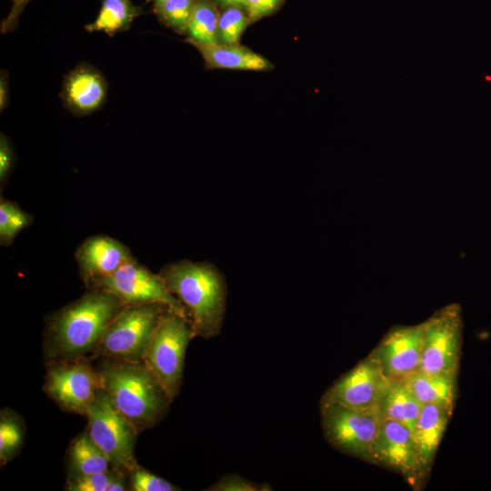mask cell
Here are the masks:
<instances>
[{"mask_svg": "<svg viewBox=\"0 0 491 491\" xmlns=\"http://www.w3.org/2000/svg\"><path fill=\"white\" fill-rule=\"evenodd\" d=\"M124 306L113 294L89 288L85 295L50 318L46 357L52 361L71 360L93 354L104 330Z\"/></svg>", "mask_w": 491, "mask_h": 491, "instance_id": "1", "label": "cell"}, {"mask_svg": "<svg viewBox=\"0 0 491 491\" xmlns=\"http://www.w3.org/2000/svg\"><path fill=\"white\" fill-rule=\"evenodd\" d=\"M158 276L185 308L195 336L209 339L220 334L226 307V285L214 265L184 259L166 265Z\"/></svg>", "mask_w": 491, "mask_h": 491, "instance_id": "2", "label": "cell"}, {"mask_svg": "<svg viewBox=\"0 0 491 491\" xmlns=\"http://www.w3.org/2000/svg\"><path fill=\"white\" fill-rule=\"evenodd\" d=\"M97 371L102 388L138 433L165 416L172 400L143 360L105 358Z\"/></svg>", "mask_w": 491, "mask_h": 491, "instance_id": "3", "label": "cell"}, {"mask_svg": "<svg viewBox=\"0 0 491 491\" xmlns=\"http://www.w3.org/2000/svg\"><path fill=\"white\" fill-rule=\"evenodd\" d=\"M168 306L160 303L125 306L104 330L94 356L141 361Z\"/></svg>", "mask_w": 491, "mask_h": 491, "instance_id": "4", "label": "cell"}, {"mask_svg": "<svg viewBox=\"0 0 491 491\" xmlns=\"http://www.w3.org/2000/svg\"><path fill=\"white\" fill-rule=\"evenodd\" d=\"M195 336L191 321L167 307L143 358L172 401L180 392L186 349Z\"/></svg>", "mask_w": 491, "mask_h": 491, "instance_id": "5", "label": "cell"}, {"mask_svg": "<svg viewBox=\"0 0 491 491\" xmlns=\"http://www.w3.org/2000/svg\"><path fill=\"white\" fill-rule=\"evenodd\" d=\"M319 406L326 441L340 452L373 463L375 442L383 420L380 409H355L337 404Z\"/></svg>", "mask_w": 491, "mask_h": 491, "instance_id": "6", "label": "cell"}, {"mask_svg": "<svg viewBox=\"0 0 491 491\" xmlns=\"http://www.w3.org/2000/svg\"><path fill=\"white\" fill-rule=\"evenodd\" d=\"M87 433L111 466L128 473L137 466L135 445L138 432L101 388L87 407Z\"/></svg>", "mask_w": 491, "mask_h": 491, "instance_id": "7", "label": "cell"}, {"mask_svg": "<svg viewBox=\"0 0 491 491\" xmlns=\"http://www.w3.org/2000/svg\"><path fill=\"white\" fill-rule=\"evenodd\" d=\"M421 325L419 371L457 376L464 326L460 306L446 305Z\"/></svg>", "mask_w": 491, "mask_h": 491, "instance_id": "8", "label": "cell"}, {"mask_svg": "<svg viewBox=\"0 0 491 491\" xmlns=\"http://www.w3.org/2000/svg\"><path fill=\"white\" fill-rule=\"evenodd\" d=\"M86 286L113 294L124 306L160 303L188 318L185 308L168 291L161 277L135 258L121 266L113 274L95 279Z\"/></svg>", "mask_w": 491, "mask_h": 491, "instance_id": "9", "label": "cell"}, {"mask_svg": "<svg viewBox=\"0 0 491 491\" xmlns=\"http://www.w3.org/2000/svg\"><path fill=\"white\" fill-rule=\"evenodd\" d=\"M102 388L97 369L85 357L52 361L45 377L44 390L58 406L85 415Z\"/></svg>", "mask_w": 491, "mask_h": 491, "instance_id": "10", "label": "cell"}, {"mask_svg": "<svg viewBox=\"0 0 491 491\" xmlns=\"http://www.w3.org/2000/svg\"><path fill=\"white\" fill-rule=\"evenodd\" d=\"M389 383L369 355L324 393L320 405L337 404L355 409L379 408Z\"/></svg>", "mask_w": 491, "mask_h": 491, "instance_id": "11", "label": "cell"}, {"mask_svg": "<svg viewBox=\"0 0 491 491\" xmlns=\"http://www.w3.org/2000/svg\"><path fill=\"white\" fill-rule=\"evenodd\" d=\"M422 325L392 327L370 353L389 381H406L419 371Z\"/></svg>", "mask_w": 491, "mask_h": 491, "instance_id": "12", "label": "cell"}, {"mask_svg": "<svg viewBox=\"0 0 491 491\" xmlns=\"http://www.w3.org/2000/svg\"><path fill=\"white\" fill-rule=\"evenodd\" d=\"M373 464L400 472L406 476L425 473L412 432L401 423L383 418L374 446Z\"/></svg>", "mask_w": 491, "mask_h": 491, "instance_id": "13", "label": "cell"}, {"mask_svg": "<svg viewBox=\"0 0 491 491\" xmlns=\"http://www.w3.org/2000/svg\"><path fill=\"white\" fill-rule=\"evenodd\" d=\"M133 258L124 244L104 235L88 237L75 251V260L85 285L113 274Z\"/></svg>", "mask_w": 491, "mask_h": 491, "instance_id": "14", "label": "cell"}, {"mask_svg": "<svg viewBox=\"0 0 491 491\" xmlns=\"http://www.w3.org/2000/svg\"><path fill=\"white\" fill-rule=\"evenodd\" d=\"M452 411V407L441 404L422 405L412 434L425 473L432 466Z\"/></svg>", "mask_w": 491, "mask_h": 491, "instance_id": "15", "label": "cell"}, {"mask_svg": "<svg viewBox=\"0 0 491 491\" xmlns=\"http://www.w3.org/2000/svg\"><path fill=\"white\" fill-rule=\"evenodd\" d=\"M65 95L67 104L75 112L91 113L104 103L106 84L102 75L93 69H76L65 82Z\"/></svg>", "mask_w": 491, "mask_h": 491, "instance_id": "16", "label": "cell"}, {"mask_svg": "<svg viewBox=\"0 0 491 491\" xmlns=\"http://www.w3.org/2000/svg\"><path fill=\"white\" fill-rule=\"evenodd\" d=\"M210 67L262 71L270 67L269 62L250 49L236 45H196Z\"/></svg>", "mask_w": 491, "mask_h": 491, "instance_id": "17", "label": "cell"}, {"mask_svg": "<svg viewBox=\"0 0 491 491\" xmlns=\"http://www.w3.org/2000/svg\"><path fill=\"white\" fill-rule=\"evenodd\" d=\"M421 407L406 381H390L379 405L383 418L396 420L412 433Z\"/></svg>", "mask_w": 491, "mask_h": 491, "instance_id": "18", "label": "cell"}, {"mask_svg": "<svg viewBox=\"0 0 491 491\" xmlns=\"http://www.w3.org/2000/svg\"><path fill=\"white\" fill-rule=\"evenodd\" d=\"M456 377L418 371L409 376L406 382L421 405L441 404L454 408L457 392Z\"/></svg>", "mask_w": 491, "mask_h": 491, "instance_id": "19", "label": "cell"}, {"mask_svg": "<svg viewBox=\"0 0 491 491\" xmlns=\"http://www.w3.org/2000/svg\"><path fill=\"white\" fill-rule=\"evenodd\" d=\"M68 479L106 471L112 467L107 456L87 431L77 436L67 450Z\"/></svg>", "mask_w": 491, "mask_h": 491, "instance_id": "20", "label": "cell"}, {"mask_svg": "<svg viewBox=\"0 0 491 491\" xmlns=\"http://www.w3.org/2000/svg\"><path fill=\"white\" fill-rule=\"evenodd\" d=\"M136 15V8L128 0H104L96 19L85 29L114 34L127 28Z\"/></svg>", "mask_w": 491, "mask_h": 491, "instance_id": "21", "label": "cell"}, {"mask_svg": "<svg viewBox=\"0 0 491 491\" xmlns=\"http://www.w3.org/2000/svg\"><path fill=\"white\" fill-rule=\"evenodd\" d=\"M218 16L212 5L205 1L194 4L186 31L196 45H213L218 41Z\"/></svg>", "mask_w": 491, "mask_h": 491, "instance_id": "22", "label": "cell"}, {"mask_svg": "<svg viewBox=\"0 0 491 491\" xmlns=\"http://www.w3.org/2000/svg\"><path fill=\"white\" fill-rule=\"evenodd\" d=\"M34 218L16 203L0 199V244L9 246L23 229L30 225Z\"/></svg>", "mask_w": 491, "mask_h": 491, "instance_id": "23", "label": "cell"}, {"mask_svg": "<svg viewBox=\"0 0 491 491\" xmlns=\"http://www.w3.org/2000/svg\"><path fill=\"white\" fill-rule=\"evenodd\" d=\"M24 426L18 416L11 412L1 413L0 460L5 465L17 453L23 443Z\"/></svg>", "mask_w": 491, "mask_h": 491, "instance_id": "24", "label": "cell"}, {"mask_svg": "<svg viewBox=\"0 0 491 491\" xmlns=\"http://www.w3.org/2000/svg\"><path fill=\"white\" fill-rule=\"evenodd\" d=\"M248 23V16L239 7H229L218 18V40L224 45H236Z\"/></svg>", "mask_w": 491, "mask_h": 491, "instance_id": "25", "label": "cell"}, {"mask_svg": "<svg viewBox=\"0 0 491 491\" xmlns=\"http://www.w3.org/2000/svg\"><path fill=\"white\" fill-rule=\"evenodd\" d=\"M162 18L178 31H186L192 14L193 0H166L157 5Z\"/></svg>", "mask_w": 491, "mask_h": 491, "instance_id": "26", "label": "cell"}, {"mask_svg": "<svg viewBox=\"0 0 491 491\" xmlns=\"http://www.w3.org/2000/svg\"><path fill=\"white\" fill-rule=\"evenodd\" d=\"M130 489L135 491H176L180 490L167 480L157 476L139 465L128 471Z\"/></svg>", "mask_w": 491, "mask_h": 491, "instance_id": "27", "label": "cell"}, {"mask_svg": "<svg viewBox=\"0 0 491 491\" xmlns=\"http://www.w3.org/2000/svg\"><path fill=\"white\" fill-rule=\"evenodd\" d=\"M119 471L121 470L112 466L106 471L70 478L67 480L65 489L69 491H106L109 482Z\"/></svg>", "mask_w": 491, "mask_h": 491, "instance_id": "28", "label": "cell"}, {"mask_svg": "<svg viewBox=\"0 0 491 491\" xmlns=\"http://www.w3.org/2000/svg\"><path fill=\"white\" fill-rule=\"evenodd\" d=\"M207 491H269L268 484H257L235 474H227L207 486Z\"/></svg>", "mask_w": 491, "mask_h": 491, "instance_id": "29", "label": "cell"}, {"mask_svg": "<svg viewBox=\"0 0 491 491\" xmlns=\"http://www.w3.org/2000/svg\"><path fill=\"white\" fill-rule=\"evenodd\" d=\"M14 165V153L12 146L5 135H0V183L1 186L5 182Z\"/></svg>", "mask_w": 491, "mask_h": 491, "instance_id": "30", "label": "cell"}, {"mask_svg": "<svg viewBox=\"0 0 491 491\" xmlns=\"http://www.w3.org/2000/svg\"><path fill=\"white\" fill-rule=\"evenodd\" d=\"M29 0H13L11 12L3 24V31L11 30L15 26L16 20L25 5Z\"/></svg>", "mask_w": 491, "mask_h": 491, "instance_id": "31", "label": "cell"}, {"mask_svg": "<svg viewBox=\"0 0 491 491\" xmlns=\"http://www.w3.org/2000/svg\"><path fill=\"white\" fill-rule=\"evenodd\" d=\"M246 8L250 21L265 16L262 0H247Z\"/></svg>", "mask_w": 491, "mask_h": 491, "instance_id": "32", "label": "cell"}, {"mask_svg": "<svg viewBox=\"0 0 491 491\" xmlns=\"http://www.w3.org/2000/svg\"><path fill=\"white\" fill-rule=\"evenodd\" d=\"M7 81H6V75L3 72H1V77H0V111L2 112L7 105Z\"/></svg>", "mask_w": 491, "mask_h": 491, "instance_id": "33", "label": "cell"}, {"mask_svg": "<svg viewBox=\"0 0 491 491\" xmlns=\"http://www.w3.org/2000/svg\"><path fill=\"white\" fill-rule=\"evenodd\" d=\"M281 0H262L265 15L274 11Z\"/></svg>", "mask_w": 491, "mask_h": 491, "instance_id": "34", "label": "cell"}, {"mask_svg": "<svg viewBox=\"0 0 491 491\" xmlns=\"http://www.w3.org/2000/svg\"><path fill=\"white\" fill-rule=\"evenodd\" d=\"M221 5L230 7H246L247 0H217Z\"/></svg>", "mask_w": 491, "mask_h": 491, "instance_id": "35", "label": "cell"}, {"mask_svg": "<svg viewBox=\"0 0 491 491\" xmlns=\"http://www.w3.org/2000/svg\"><path fill=\"white\" fill-rule=\"evenodd\" d=\"M154 1L155 2L156 5H160V4L164 3V2H165L166 0H154Z\"/></svg>", "mask_w": 491, "mask_h": 491, "instance_id": "36", "label": "cell"}]
</instances>
